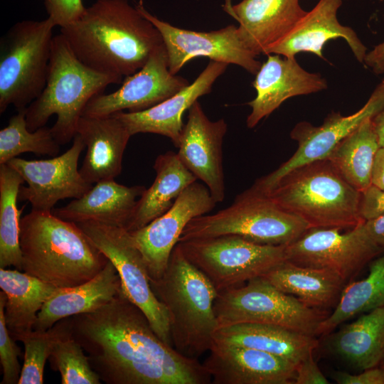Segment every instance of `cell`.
I'll use <instances>...</instances> for the list:
<instances>
[{"label":"cell","instance_id":"cell-1","mask_svg":"<svg viewBox=\"0 0 384 384\" xmlns=\"http://www.w3.org/2000/svg\"><path fill=\"white\" fill-rule=\"evenodd\" d=\"M72 336L107 384H206L198 359L164 343L123 289L97 309L71 316Z\"/></svg>","mask_w":384,"mask_h":384},{"label":"cell","instance_id":"cell-2","mask_svg":"<svg viewBox=\"0 0 384 384\" xmlns=\"http://www.w3.org/2000/svg\"><path fill=\"white\" fill-rule=\"evenodd\" d=\"M60 34L85 65L122 78L137 72L164 45L159 30L128 0H97Z\"/></svg>","mask_w":384,"mask_h":384},{"label":"cell","instance_id":"cell-3","mask_svg":"<svg viewBox=\"0 0 384 384\" xmlns=\"http://www.w3.org/2000/svg\"><path fill=\"white\" fill-rule=\"evenodd\" d=\"M19 244L22 271L60 289L92 279L109 261L77 223L52 211L21 218Z\"/></svg>","mask_w":384,"mask_h":384},{"label":"cell","instance_id":"cell-4","mask_svg":"<svg viewBox=\"0 0 384 384\" xmlns=\"http://www.w3.org/2000/svg\"><path fill=\"white\" fill-rule=\"evenodd\" d=\"M150 283L168 311L174 348L194 359L209 351L218 329L214 312L218 292L207 276L186 258L178 243L163 275Z\"/></svg>","mask_w":384,"mask_h":384},{"label":"cell","instance_id":"cell-5","mask_svg":"<svg viewBox=\"0 0 384 384\" xmlns=\"http://www.w3.org/2000/svg\"><path fill=\"white\" fill-rule=\"evenodd\" d=\"M122 78L97 72L82 63L65 38L53 37L45 87L26 108V120L30 131L46 126L53 114L57 116L51 127L60 145L74 138L78 122L89 101L103 93L111 84Z\"/></svg>","mask_w":384,"mask_h":384},{"label":"cell","instance_id":"cell-6","mask_svg":"<svg viewBox=\"0 0 384 384\" xmlns=\"http://www.w3.org/2000/svg\"><path fill=\"white\" fill-rule=\"evenodd\" d=\"M267 195L310 228H353L364 222L359 212L361 193L326 159L292 170Z\"/></svg>","mask_w":384,"mask_h":384},{"label":"cell","instance_id":"cell-7","mask_svg":"<svg viewBox=\"0 0 384 384\" xmlns=\"http://www.w3.org/2000/svg\"><path fill=\"white\" fill-rule=\"evenodd\" d=\"M309 228L303 219L250 188L238 195L230 206L193 218L178 242L235 235L259 244L287 245Z\"/></svg>","mask_w":384,"mask_h":384},{"label":"cell","instance_id":"cell-8","mask_svg":"<svg viewBox=\"0 0 384 384\" xmlns=\"http://www.w3.org/2000/svg\"><path fill=\"white\" fill-rule=\"evenodd\" d=\"M48 17L23 20L1 38L0 53V113L10 105L26 108L43 92L51 54L53 30Z\"/></svg>","mask_w":384,"mask_h":384},{"label":"cell","instance_id":"cell-9","mask_svg":"<svg viewBox=\"0 0 384 384\" xmlns=\"http://www.w3.org/2000/svg\"><path fill=\"white\" fill-rule=\"evenodd\" d=\"M214 312L218 328L240 324H268L316 336L328 316L297 297L282 292L262 277L218 293Z\"/></svg>","mask_w":384,"mask_h":384},{"label":"cell","instance_id":"cell-10","mask_svg":"<svg viewBox=\"0 0 384 384\" xmlns=\"http://www.w3.org/2000/svg\"><path fill=\"white\" fill-rule=\"evenodd\" d=\"M218 292L260 277L286 260V245H263L235 235L178 242Z\"/></svg>","mask_w":384,"mask_h":384},{"label":"cell","instance_id":"cell-11","mask_svg":"<svg viewBox=\"0 0 384 384\" xmlns=\"http://www.w3.org/2000/svg\"><path fill=\"white\" fill-rule=\"evenodd\" d=\"M77 225L114 265L123 291L144 312L156 334L173 347L168 311L151 289L144 260L130 232L94 221Z\"/></svg>","mask_w":384,"mask_h":384},{"label":"cell","instance_id":"cell-12","mask_svg":"<svg viewBox=\"0 0 384 384\" xmlns=\"http://www.w3.org/2000/svg\"><path fill=\"white\" fill-rule=\"evenodd\" d=\"M336 228H310L285 246V258L295 265L328 269L346 283L383 250L368 235L364 222L341 233Z\"/></svg>","mask_w":384,"mask_h":384},{"label":"cell","instance_id":"cell-13","mask_svg":"<svg viewBox=\"0 0 384 384\" xmlns=\"http://www.w3.org/2000/svg\"><path fill=\"white\" fill-rule=\"evenodd\" d=\"M136 6L160 32L167 53L169 68L174 75L188 61L201 56L239 65L255 75L261 67L257 55L246 46L235 25L208 32L186 30L174 26L150 14L142 0Z\"/></svg>","mask_w":384,"mask_h":384},{"label":"cell","instance_id":"cell-14","mask_svg":"<svg viewBox=\"0 0 384 384\" xmlns=\"http://www.w3.org/2000/svg\"><path fill=\"white\" fill-rule=\"evenodd\" d=\"M384 106V78L376 86L366 103L357 112L344 116L331 112L318 127L308 122L297 123L290 133L298 143L294 154L276 170L257 180L250 188L268 194L279 180L292 170L304 164L326 159L334 148L368 117H373Z\"/></svg>","mask_w":384,"mask_h":384},{"label":"cell","instance_id":"cell-15","mask_svg":"<svg viewBox=\"0 0 384 384\" xmlns=\"http://www.w3.org/2000/svg\"><path fill=\"white\" fill-rule=\"evenodd\" d=\"M85 144L78 134L71 147L58 156L43 160L14 158L7 164L27 183L21 186L18 200L28 201L31 210L52 211L60 200L79 198L93 186L78 169V160Z\"/></svg>","mask_w":384,"mask_h":384},{"label":"cell","instance_id":"cell-16","mask_svg":"<svg viewBox=\"0 0 384 384\" xmlns=\"http://www.w3.org/2000/svg\"><path fill=\"white\" fill-rule=\"evenodd\" d=\"M216 203L206 186L195 181L165 213L146 225L129 231L143 256L150 280L163 275L187 224L193 218L210 212Z\"/></svg>","mask_w":384,"mask_h":384},{"label":"cell","instance_id":"cell-17","mask_svg":"<svg viewBox=\"0 0 384 384\" xmlns=\"http://www.w3.org/2000/svg\"><path fill=\"white\" fill-rule=\"evenodd\" d=\"M189 84L184 78L170 72L164 44L151 55L141 69L125 77L119 89L93 97L87 104L82 116L107 117L125 110L131 112L143 111L171 97Z\"/></svg>","mask_w":384,"mask_h":384},{"label":"cell","instance_id":"cell-18","mask_svg":"<svg viewBox=\"0 0 384 384\" xmlns=\"http://www.w3.org/2000/svg\"><path fill=\"white\" fill-rule=\"evenodd\" d=\"M227 129L224 119L210 120L197 100L188 110L177 147L180 161L204 183L217 203L225 195L222 148Z\"/></svg>","mask_w":384,"mask_h":384},{"label":"cell","instance_id":"cell-19","mask_svg":"<svg viewBox=\"0 0 384 384\" xmlns=\"http://www.w3.org/2000/svg\"><path fill=\"white\" fill-rule=\"evenodd\" d=\"M203 365L214 384H292L296 366L265 351L215 341Z\"/></svg>","mask_w":384,"mask_h":384},{"label":"cell","instance_id":"cell-20","mask_svg":"<svg viewBox=\"0 0 384 384\" xmlns=\"http://www.w3.org/2000/svg\"><path fill=\"white\" fill-rule=\"evenodd\" d=\"M255 75L252 85L256 97L247 103L252 109L246 121L248 128L255 127L287 99L327 88L326 80L319 73L305 70L295 58L277 54L267 55Z\"/></svg>","mask_w":384,"mask_h":384},{"label":"cell","instance_id":"cell-21","mask_svg":"<svg viewBox=\"0 0 384 384\" xmlns=\"http://www.w3.org/2000/svg\"><path fill=\"white\" fill-rule=\"evenodd\" d=\"M225 11L238 22L241 38L257 56L267 55L307 12L299 0H242L226 4Z\"/></svg>","mask_w":384,"mask_h":384},{"label":"cell","instance_id":"cell-22","mask_svg":"<svg viewBox=\"0 0 384 384\" xmlns=\"http://www.w3.org/2000/svg\"><path fill=\"white\" fill-rule=\"evenodd\" d=\"M228 65L210 60L192 83L163 102L143 111H123L114 114L124 124L132 136L138 133L160 134L169 138L177 148L183 127V113L200 97L210 92L213 85Z\"/></svg>","mask_w":384,"mask_h":384},{"label":"cell","instance_id":"cell-23","mask_svg":"<svg viewBox=\"0 0 384 384\" xmlns=\"http://www.w3.org/2000/svg\"><path fill=\"white\" fill-rule=\"evenodd\" d=\"M341 4V0H319L268 55L295 58L300 52H309L324 60V45L329 40L341 38L346 41L356 58L363 63L367 48L351 27L339 23L337 12Z\"/></svg>","mask_w":384,"mask_h":384},{"label":"cell","instance_id":"cell-24","mask_svg":"<svg viewBox=\"0 0 384 384\" xmlns=\"http://www.w3.org/2000/svg\"><path fill=\"white\" fill-rule=\"evenodd\" d=\"M76 134L87 148L80 169L87 181L94 184L114 179L121 174L124 152L132 135L115 114L100 117L82 116Z\"/></svg>","mask_w":384,"mask_h":384},{"label":"cell","instance_id":"cell-25","mask_svg":"<svg viewBox=\"0 0 384 384\" xmlns=\"http://www.w3.org/2000/svg\"><path fill=\"white\" fill-rule=\"evenodd\" d=\"M145 189L143 186L119 184L114 179L101 181L80 198L52 213L75 223L94 221L126 229Z\"/></svg>","mask_w":384,"mask_h":384},{"label":"cell","instance_id":"cell-26","mask_svg":"<svg viewBox=\"0 0 384 384\" xmlns=\"http://www.w3.org/2000/svg\"><path fill=\"white\" fill-rule=\"evenodd\" d=\"M122 289L118 272L109 260L92 279L77 286L59 288L38 314L33 330L45 331L63 319L95 311L112 301Z\"/></svg>","mask_w":384,"mask_h":384},{"label":"cell","instance_id":"cell-27","mask_svg":"<svg viewBox=\"0 0 384 384\" xmlns=\"http://www.w3.org/2000/svg\"><path fill=\"white\" fill-rule=\"evenodd\" d=\"M326 336L329 351L353 368L379 366L384 359V306Z\"/></svg>","mask_w":384,"mask_h":384},{"label":"cell","instance_id":"cell-28","mask_svg":"<svg viewBox=\"0 0 384 384\" xmlns=\"http://www.w3.org/2000/svg\"><path fill=\"white\" fill-rule=\"evenodd\" d=\"M214 341L265 351L297 364L317 348L315 336L280 326L240 323L218 328Z\"/></svg>","mask_w":384,"mask_h":384},{"label":"cell","instance_id":"cell-29","mask_svg":"<svg viewBox=\"0 0 384 384\" xmlns=\"http://www.w3.org/2000/svg\"><path fill=\"white\" fill-rule=\"evenodd\" d=\"M153 168L155 179L138 199L126 228L128 231L138 230L165 213L182 192L197 181L172 151L159 155Z\"/></svg>","mask_w":384,"mask_h":384},{"label":"cell","instance_id":"cell-30","mask_svg":"<svg viewBox=\"0 0 384 384\" xmlns=\"http://www.w3.org/2000/svg\"><path fill=\"white\" fill-rule=\"evenodd\" d=\"M0 288L6 296V326L16 341L33 330L38 314L56 288L17 269L0 268Z\"/></svg>","mask_w":384,"mask_h":384},{"label":"cell","instance_id":"cell-31","mask_svg":"<svg viewBox=\"0 0 384 384\" xmlns=\"http://www.w3.org/2000/svg\"><path fill=\"white\" fill-rule=\"evenodd\" d=\"M283 292L319 309L337 304L346 282L335 272L284 260L262 276Z\"/></svg>","mask_w":384,"mask_h":384},{"label":"cell","instance_id":"cell-32","mask_svg":"<svg viewBox=\"0 0 384 384\" xmlns=\"http://www.w3.org/2000/svg\"><path fill=\"white\" fill-rule=\"evenodd\" d=\"M372 117L364 119L326 158L341 176L361 193L372 185L374 160L380 148Z\"/></svg>","mask_w":384,"mask_h":384},{"label":"cell","instance_id":"cell-33","mask_svg":"<svg viewBox=\"0 0 384 384\" xmlns=\"http://www.w3.org/2000/svg\"><path fill=\"white\" fill-rule=\"evenodd\" d=\"M384 306V254L369 263L368 276L344 287L334 311L321 323L326 336L346 320Z\"/></svg>","mask_w":384,"mask_h":384},{"label":"cell","instance_id":"cell-34","mask_svg":"<svg viewBox=\"0 0 384 384\" xmlns=\"http://www.w3.org/2000/svg\"><path fill=\"white\" fill-rule=\"evenodd\" d=\"M25 181L9 164L0 165V268L22 271L19 244L21 215L17 208L19 189Z\"/></svg>","mask_w":384,"mask_h":384},{"label":"cell","instance_id":"cell-35","mask_svg":"<svg viewBox=\"0 0 384 384\" xmlns=\"http://www.w3.org/2000/svg\"><path fill=\"white\" fill-rule=\"evenodd\" d=\"M26 108L18 110L9 119L8 125L0 131V165L23 153L53 157L60 151V145L54 138L51 127L44 126L35 131L28 129Z\"/></svg>","mask_w":384,"mask_h":384},{"label":"cell","instance_id":"cell-36","mask_svg":"<svg viewBox=\"0 0 384 384\" xmlns=\"http://www.w3.org/2000/svg\"><path fill=\"white\" fill-rule=\"evenodd\" d=\"M72 336L71 316L45 331L33 330L18 341L24 346L23 363L18 384H43L44 367L55 344Z\"/></svg>","mask_w":384,"mask_h":384},{"label":"cell","instance_id":"cell-37","mask_svg":"<svg viewBox=\"0 0 384 384\" xmlns=\"http://www.w3.org/2000/svg\"><path fill=\"white\" fill-rule=\"evenodd\" d=\"M53 370L60 374L62 384H100L81 345L72 336L58 341L48 358Z\"/></svg>","mask_w":384,"mask_h":384},{"label":"cell","instance_id":"cell-38","mask_svg":"<svg viewBox=\"0 0 384 384\" xmlns=\"http://www.w3.org/2000/svg\"><path fill=\"white\" fill-rule=\"evenodd\" d=\"M6 296L0 292V362L2 368L1 384H18L21 368L18 356L21 351L16 341L10 335L6 326L4 315V306Z\"/></svg>","mask_w":384,"mask_h":384},{"label":"cell","instance_id":"cell-39","mask_svg":"<svg viewBox=\"0 0 384 384\" xmlns=\"http://www.w3.org/2000/svg\"><path fill=\"white\" fill-rule=\"evenodd\" d=\"M45 6L48 17L60 28L79 19L86 9L82 0H45Z\"/></svg>","mask_w":384,"mask_h":384},{"label":"cell","instance_id":"cell-40","mask_svg":"<svg viewBox=\"0 0 384 384\" xmlns=\"http://www.w3.org/2000/svg\"><path fill=\"white\" fill-rule=\"evenodd\" d=\"M360 215L366 221L384 214V189L374 185L361 192Z\"/></svg>","mask_w":384,"mask_h":384},{"label":"cell","instance_id":"cell-41","mask_svg":"<svg viewBox=\"0 0 384 384\" xmlns=\"http://www.w3.org/2000/svg\"><path fill=\"white\" fill-rule=\"evenodd\" d=\"M313 351L300 360L295 366L294 384H329L313 358Z\"/></svg>","mask_w":384,"mask_h":384},{"label":"cell","instance_id":"cell-42","mask_svg":"<svg viewBox=\"0 0 384 384\" xmlns=\"http://www.w3.org/2000/svg\"><path fill=\"white\" fill-rule=\"evenodd\" d=\"M331 377L338 384H384V370L380 366L351 374L344 371H334Z\"/></svg>","mask_w":384,"mask_h":384},{"label":"cell","instance_id":"cell-43","mask_svg":"<svg viewBox=\"0 0 384 384\" xmlns=\"http://www.w3.org/2000/svg\"><path fill=\"white\" fill-rule=\"evenodd\" d=\"M363 63L376 75L384 73V41L375 46L366 53Z\"/></svg>","mask_w":384,"mask_h":384},{"label":"cell","instance_id":"cell-44","mask_svg":"<svg viewBox=\"0 0 384 384\" xmlns=\"http://www.w3.org/2000/svg\"><path fill=\"white\" fill-rule=\"evenodd\" d=\"M364 226L371 240L384 250V214L364 221Z\"/></svg>","mask_w":384,"mask_h":384},{"label":"cell","instance_id":"cell-45","mask_svg":"<svg viewBox=\"0 0 384 384\" xmlns=\"http://www.w3.org/2000/svg\"><path fill=\"white\" fill-rule=\"evenodd\" d=\"M372 184L384 189V146H380L375 157Z\"/></svg>","mask_w":384,"mask_h":384},{"label":"cell","instance_id":"cell-46","mask_svg":"<svg viewBox=\"0 0 384 384\" xmlns=\"http://www.w3.org/2000/svg\"><path fill=\"white\" fill-rule=\"evenodd\" d=\"M372 122L380 146H384V106L373 117Z\"/></svg>","mask_w":384,"mask_h":384},{"label":"cell","instance_id":"cell-47","mask_svg":"<svg viewBox=\"0 0 384 384\" xmlns=\"http://www.w3.org/2000/svg\"><path fill=\"white\" fill-rule=\"evenodd\" d=\"M379 366H380V367L384 370V359H383V361L381 362V363L379 365Z\"/></svg>","mask_w":384,"mask_h":384},{"label":"cell","instance_id":"cell-48","mask_svg":"<svg viewBox=\"0 0 384 384\" xmlns=\"http://www.w3.org/2000/svg\"><path fill=\"white\" fill-rule=\"evenodd\" d=\"M380 1H383L384 0H379Z\"/></svg>","mask_w":384,"mask_h":384}]
</instances>
